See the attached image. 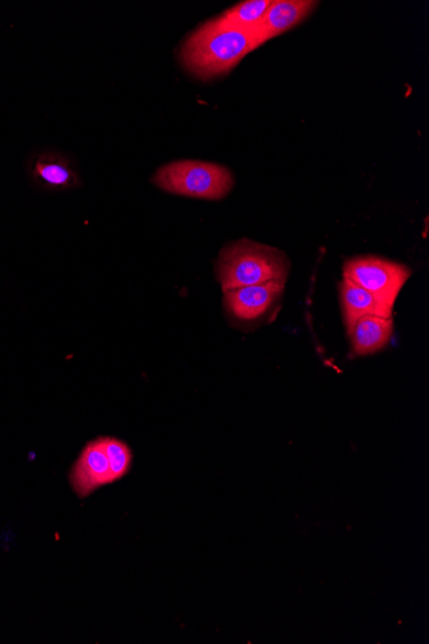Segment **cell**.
<instances>
[{
  "label": "cell",
  "mask_w": 429,
  "mask_h": 644,
  "mask_svg": "<svg viewBox=\"0 0 429 644\" xmlns=\"http://www.w3.org/2000/svg\"><path fill=\"white\" fill-rule=\"evenodd\" d=\"M285 290V282H272L240 287L224 292V308L238 322H255L266 315Z\"/></svg>",
  "instance_id": "obj_5"
},
{
  "label": "cell",
  "mask_w": 429,
  "mask_h": 644,
  "mask_svg": "<svg viewBox=\"0 0 429 644\" xmlns=\"http://www.w3.org/2000/svg\"><path fill=\"white\" fill-rule=\"evenodd\" d=\"M216 276L224 292L272 280L287 282L290 260L281 249L239 240L222 249L216 262Z\"/></svg>",
  "instance_id": "obj_2"
},
{
  "label": "cell",
  "mask_w": 429,
  "mask_h": 644,
  "mask_svg": "<svg viewBox=\"0 0 429 644\" xmlns=\"http://www.w3.org/2000/svg\"><path fill=\"white\" fill-rule=\"evenodd\" d=\"M352 356L377 354L386 348L394 335L393 318L368 315L348 331Z\"/></svg>",
  "instance_id": "obj_8"
},
{
  "label": "cell",
  "mask_w": 429,
  "mask_h": 644,
  "mask_svg": "<svg viewBox=\"0 0 429 644\" xmlns=\"http://www.w3.org/2000/svg\"><path fill=\"white\" fill-rule=\"evenodd\" d=\"M34 174L37 179L49 188H70L77 186V174L71 169L70 163L64 157L45 155L35 163Z\"/></svg>",
  "instance_id": "obj_10"
},
{
  "label": "cell",
  "mask_w": 429,
  "mask_h": 644,
  "mask_svg": "<svg viewBox=\"0 0 429 644\" xmlns=\"http://www.w3.org/2000/svg\"><path fill=\"white\" fill-rule=\"evenodd\" d=\"M318 2L313 0H273L261 24L253 30L259 47L274 37L290 32L308 18Z\"/></svg>",
  "instance_id": "obj_7"
},
{
  "label": "cell",
  "mask_w": 429,
  "mask_h": 644,
  "mask_svg": "<svg viewBox=\"0 0 429 644\" xmlns=\"http://www.w3.org/2000/svg\"><path fill=\"white\" fill-rule=\"evenodd\" d=\"M72 490L81 499L92 496L97 489L112 481L108 456L103 448L102 437L89 443L81 452L70 475Z\"/></svg>",
  "instance_id": "obj_6"
},
{
  "label": "cell",
  "mask_w": 429,
  "mask_h": 644,
  "mask_svg": "<svg viewBox=\"0 0 429 644\" xmlns=\"http://www.w3.org/2000/svg\"><path fill=\"white\" fill-rule=\"evenodd\" d=\"M340 299L346 331H350L352 325L363 317L393 318L394 309H390L374 295L361 289L349 279L343 278L340 284Z\"/></svg>",
  "instance_id": "obj_9"
},
{
  "label": "cell",
  "mask_w": 429,
  "mask_h": 644,
  "mask_svg": "<svg viewBox=\"0 0 429 644\" xmlns=\"http://www.w3.org/2000/svg\"><path fill=\"white\" fill-rule=\"evenodd\" d=\"M162 191L191 197V199L219 201L235 186L228 168L219 164L182 160L162 166L154 177Z\"/></svg>",
  "instance_id": "obj_3"
},
{
  "label": "cell",
  "mask_w": 429,
  "mask_h": 644,
  "mask_svg": "<svg viewBox=\"0 0 429 644\" xmlns=\"http://www.w3.org/2000/svg\"><path fill=\"white\" fill-rule=\"evenodd\" d=\"M272 2L273 0H246L221 14L219 19L232 26L253 33L266 18Z\"/></svg>",
  "instance_id": "obj_11"
},
{
  "label": "cell",
  "mask_w": 429,
  "mask_h": 644,
  "mask_svg": "<svg viewBox=\"0 0 429 644\" xmlns=\"http://www.w3.org/2000/svg\"><path fill=\"white\" fill-rule=\"evenodd\" d=\"M105 456H108L112 481L122 480L131 471L133 453L124 442L116 437H102Z\"/></svg>",
  "instance_id": "obj_12"
},
{
  "label": "cell",
  "mask_w": 429,
  "mask_h": 644,
  "mask_svg": "<svg viewBox=\"0 0 429 644\" xmlns=\"http://www.w3.org/2000/svg\"><path fill=\"white\" fill-rule=\"evenodd\" d=\"M411 275L406 265L373 255L352 257L343 264L345 279L371 292L390 309H394Z\"/></svg>",
  "instance_id": "obj_4"
},
{
  "label": "cell",
  "mask_w": 429,
  "mask_h": 644,
  "mask_svg": "<svg viewBox=\"0 0 429 644\" xmlns=\"http://www.w3.org/2000/svg\"><path fill=\"white\" fill-rule=\"evenodd\" d=\"M258 48L252 33L216 18L188 37L180 49V60L185 70L208 80L229 73Z\"/></svg>",
  "instance_id": "obj_1"
}]
</instances>
